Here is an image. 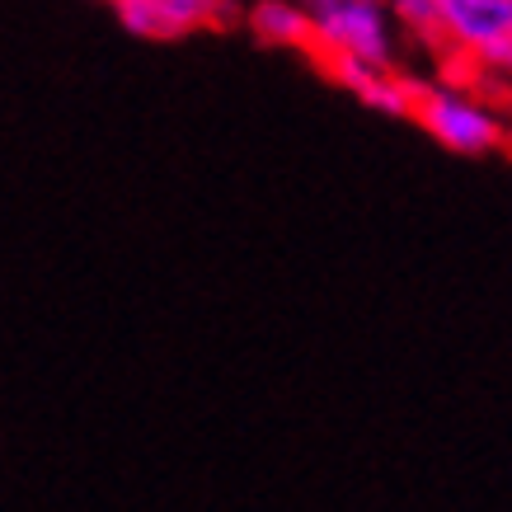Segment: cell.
<instances>
[{
    "mask_svg": "<svg viewBox=\"0 0 512 512\" xmlns=\"http://www.w3.org/2000/svg\"><path fill=\"white\" fill-rule=\"evenodd\" d=\"M409 118H419L423 132L456 156H489L508 141V127L489 104L451 85H419Z\"/></svg>",
    "mask_w": 512,
    "mask_h": 512,
    "instance_id": "cell-1",
    "label": "cell"
},
{
    "mask_svg": "<svg viewBox=\"0 0 512 512\" xmlns=\"http://www.w3.org/2000/svg\"><path fill=\"white\" fill-rule=\"evenodd\" d=\"M311 10V52H348L362 62L390 66L395 24L386 0H306Z\"/></svg>",
    "mask_w": 512,
    "mask_h": 512,
    "instance_id": "cell-2",
    "label": "cell"
},
{
    "mask_svg": "<svg viewBox=\"0 0 512 512\" xmlns=\"http://www.w3.org/2000/svg\"><path fill=\"white\" fill-rule=\"evenodd\" d=\"M447 52H466L484 71H503L512 52V0H437Z\"/></svg>",
    "mask_w": 512,
    "mask_h": 512,
    "instance_id": "cell-3",
    "label": "cell"
},
{
    "mask_svg": "<svg viewBox=\"0 0 512 512\" xmlns=\"http://www.w3.org/2000/svg\"><path fill=\"white\" fill-rule=\"evenodd\" d=\"M113 10L137 38H188L235 19L226 0H113Z\"/></svg>",
    "mask_w": 512,
    "mask_h": 512,
    "instance_id": "cell-4",
    "label": "cell"
},
{
    "mask_svg": "<svg viewBox=\"0 0 512 512\" xmlns=\"http://www.w3.org/2000/svg\"><path fill=\"white\" fill-rule=\"evenodd\" d=\"M315 62L325 66V76L334 85H343L348 94H357L367 109L381 113H409L414 109V80L395 76L390 66L381 62H362V57H348V52H315Z\"/></svg>",
    "mask_w": 512,
    "mask_h": 512,
    "instance_id": "cell-5",
    "label": "cell"
},
{
    "mask_svg": "<svg viewBox=\"0 0 512 512\" xmlns=\"http://www.w3.org/2000/svg\"><path fill=\"white\" fill-rule=\"evenodd\" d=\"M245 24L268 47H311V10H306V0H254Z\"/></svg>",
    "mask_w": 512,
    "mask_h": 512,
    "instance_id": "cell-6",
    "label": "cell"
},
{
    "mask_svg": "<svg viewBox=\"0 0 512 512\" xmlns=\"http://www.w3.org/2000/svg\"><path fill=\"white\" fill-rule=\"evenodd\" d=\"M390 24L404 29L409 38H419L423 47H437L447 52V38H442V5L437 0H386Z\"/></svg>",
    "mask_w": 512,
    "mask_h": 512,
    "instance_id": "cell-7",
    "label": "cell"
},
{
    "mask_svg": "<svg viewBox=\"0 0 512 512\" xmlns=\"http://www.w3.org/2000/svg\"><path fill=\"white\" fill-rule=\"evenodd\" d=\"M503 76H508V80H512V52H508V62H503Z\"/></svg>",
    "mask_w": 512,
    "mask_h": 512,
    "instance_id": "cell-8",
    "label": "cell"
}]
</instances>
